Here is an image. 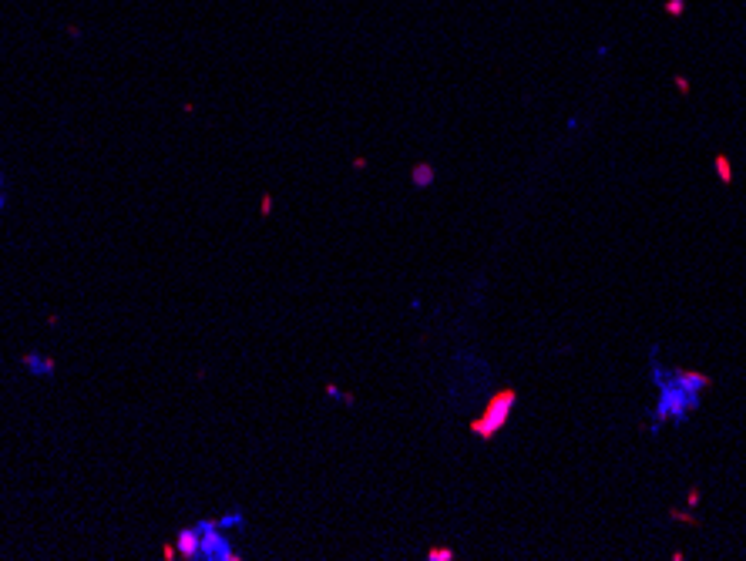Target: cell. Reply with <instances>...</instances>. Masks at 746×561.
Segmentation results:
<instances>
[{
    "instance_id": "1",
    "label": "cell",
    "mask_w": 746,
    "mask_h": 561,
    "mask_svg": "<svg viewBox=\"0 0 746 561\" xmlns=\"http://www.w3.org/2000/svg\"><path fill=\"white\" fill-rule=\"evenodd\" d=\"M652 380L659 387V404H656V423H666V421H676L679 423L686 413H693L699 407V394H689L682 390L679 383L672 380V373H666L662 367L652 370Z\"/></svg>"
},
{
    "instance_id": "2",
    "label": "cell",
    "mask_w": 746,
    "mask_h": 561,
    "mask_svg": "<svg viewBox=\"0 0 746 561\" xmlns=\"http://www.w3.org/2000/svg\"><path fill=\"white\" fill-rule=\"evenodd\" d=\"M195 531H199V541H202V548H199V561H239V558H243L239 548L232 545L229 531H226L219 521L202 518V521H195Z\"/></svg>"
},
{
    "instance_id": "3",
    "label": "cell",
    "mask_w": 746,
    "mask_h": 561,
    "mask_svg": "<svg viewBox=\"0 0 746 561\" xmlns=\"http://www.w3.org/2000/svg\"><path fill=\"white\" fill-rule=\"evenodd\" d=\"M518 404V394L515 390H498V394L488 400V407L481 410V417L477 421H471V434L481 437V440H491V437L501 431L504 423H508V417H511V410H515Z\"/></svg>"
},
{
    "instance_id": "4",
    "label": "cell",
    "mask_w": 746,
    "mask_h": 561,
    "mask_svg": "<svg viewBox=\"0 0 746 561\" xmlns=\"http://www.w3.org/2000/svg\"><path fill=\"white\" fill-rule=\"evenodd\" d=\"M21 370H24L27 377H34V380H54V373H57V363H54V357H48V353H38V350H30V353H24V357H21Z\"/></svg>"
},
{
    "instance_id": "5",
    "label": "cell",
    "mask_w": 746,
    "mask_h": 561,
    "mask_svg": "<svg viewBox=\"0 0 746 561\" xmlns=\"http://www.w3.org/2000/svg\"><path fill=\"white\" fill-rule=\"evenodd\" d=\"M172 545H175V555H179V558L199 561V548H202V541H199V531H195V524H192V528H182Z\"/></svg>"
},
{
    "instance_id": "6",
    "label": "cell",
    "mask_w": 746,
    "mask_h": 561,
    "mask_svg": "<svg viewBox=\"0 0 746 561\" xmlns=\"http://www.w3.org/2000/svg\"><path fill=\"white\" fill-rule=\"evenodd\" d=\"M672 380L679 383L682 390H689V394H699V390H706L709 387V377L693 373V370H672Z\"/></svg>"
},
{
    "instance_id": "7",
    "label": "cell",
    "mask_w": 746,
    "mask_h": 561,
    "mask_svg": "<svg viewBox=\"0 0 746 561\" xmlns=\"http://www.w3.org/2000/svg\"><path fill=\"white\" fill-rule=\"evenodd\" d=\"M411 182H413V189H430V185H434V165H430V162H421V165H413Z\"/></svg>"
},
{
    "instance_id": "8",
    "label": "cell",
    "mask_w": 746,
    "mask_h": 561,
    "mask_svg": "<svg viewBox=\"0 0 746 561\" xmlns=\"http://www.w3.org/2000/svg\"><path fill=\"white\" fill-rule=\"evenodd\" d=\"M216 521H219L226 531H243V528H245V511H226V514L216 518Z\"/></svg>"
},
{
    "instance_id": "9",
    "label": "cell",
    "mask_w": 746,
    "mask_h": 561,
    "mask_svg": "<svg viewBox=\"0 0 746 561\" xmlns=\"http://www.w3.org/2000/svg\"><path fill=\"white\" fill-rule=\"evenodd\" d=\"M326 396H330V400H340V404H353V396L343 394V390H340V387H333V383L326 387Z\"/></svg>"
},
{
    "instance_id": "10",
    "label": "cell",
    "mask_w": 746,
    "mask_h": 561,
    "mask_svg": "<svg viewBox=\"0 0 746 561\" xmlns=\"http://www.w3.org/2000/svg\"><path fill=\"white\" fill-rule=\"evenodd\" d=\"M454 558V551L450 548H430L427 551V561H450Z\"/></svg>"
},
{
    "instance_id": "11",
    "label": "cell",
    "mask_w": 746,
    "mask_h": 561,
    "mask_svg": "<svg viewBox=\"0 0 746 561\" xmlns=\"http://www.w3.org/2000/svg\"><path fill=\"white\" fill-rule=\"evenodd\" d=\"M4 212H7V182H4V172H0V222H4Z\"/></svg>"
},
{
    "instance_id": "12",
    "label": "cell",
    "mask_w": 746,
    "mask_h": 561,
    "mask_svg": "<svg viewBox=\"0 0 746 561\" xmlns=\"http://www.w3.org/2000/svg\"><path fill=\"white\" fill-rule=\"evenodd\" d=\"M716 168H720V175H723V182L730 179V165H726V158H716Z\"/></svg>"
},
{
    "instance_id": "13",
    "label": "cell",
    "mask_w": 746,
    "mask_h": 561,
    "mask_svg": "<svg viewBox=\"0 0 746 561\" xmlns=\"http://www.w3.org/2000/svg\"><path fill=\"white\" fill-rule=\"evenodd\" d=\"M259 209H262V216H269V212H272V199H269V195H262V205H259Z\"/></svg>"
}]
</instances>
